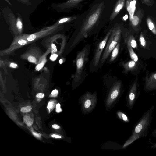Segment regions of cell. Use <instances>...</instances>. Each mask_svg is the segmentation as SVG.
Here are the masks:
<instances>
[{"mask_svg":"<svg viewBox=\"0 0 156 156\" xmlns=\"http://www.w3.org/2000/svg\"><path fill=\"white\" fill-rule=\"evenodd\" d=\"M102 2L94 5L83 22L80 30L72 44L71 48L75 47L83 38L87 37L88 33L94 28L99 21L104 8Z\"/></svg>","mask_w":156,"mask_h":156,"instance_id":"obj_1","label":"cell"},{"mask_svg":"<svg viewBox=\"0 0 156 156\" xmlns=\"http://www.w3.org/2000/svg\"><path fill=\"white\" fill-rule=\"evenodd\" d=\"M154 106H152L146 111L135 126L131 135L124 144L125 148L137 139L146 137L151 123Z\"/></svg>","mask_w":156,"mask_h":156,"instance_id":"obj_2","label":"cell"},{"mask_svg":"<svg viewBox=\"0 0 156 156\" xmlns=\"http://www.w3.org/2000/svg\"><path fill=\"white\" fill-rule=\"evenodd\" d=\"M121 32V28L119 26L115 27L112 29L101 57V63L103 64L105 62L112 51L120 42Z\"/></svg>","mask_w":156,"mask_h":156,"instance_id":"obj_3","label":"cell"},{"mask_svg":"<svg viewBox=\"0 0 156 156\" xmlns=\"http://www.w3.org/2000/svg\"><path fill=\"white\" fill-rule=\"evenodd\" d=\"M89 53V48L86 46L77 54L76 59V72L73 76L74 81L76 83L78 82L81 79L82 71L88 59Z\"/></svg>","mask_w":156,"mask_h":156,"instance_id":"obj_4","label":"cell"},{"mask_svg":"<svg viewBox=\"0 0 156 156\" xmlns=\"http://www.w3.org/2000/svg\"><path fill=\"white\" fill-rule=\"evenodd\" d=\"M30 43L26 38V34H21L16 35L10 46L7 49L0 51V56L10 55L16 50Z\"/></svg>","mask_w":156,"mask_h":156,"instance_id":"obj_5","label":"cell"},{"mask_svg":"<svg viewBox=\"0 0 156 156\" xmlns=\"http://www.w3.org/2000/svg\"><path fill=\"white\" fill-rule=\"evenodd\" d=\"M43 53L39 47L34 44L22 54L20 58L21 59L27 60L37 65Z\"/></svg>","mask_w":156,"mask_h":156,"instance_id":"obj_6","label":"cell"},{"mask_svg":"<svg viewBox=\"0 0 156 156\" xmlns=\"http://www.w3.org/2000/svg\"><path fill=\"white\" fill-rule=\"evenodd\" d=\"M59 26L57 22L55 24L44 28L39 31L31 34H26L27 39L30 44L33 43L52 34L58 28Z\"/></svg>","mask_w":156,"mask_h":156,"instance_id":"obj_7","label":"cell"},{"mask_svg":"<svg viewBox=\"0 0 156 156\" xmlns=\"http://www.w3.org/2000/svg\"><path fill=\"white\" fill-rule=\"evenodd\" d=\"M112 30V29L109 30L104 38L97 45L93 61V65L95 67H97L101 55L106 46Z\"/></svg>","mask_w":156,"mask_h":156,"instance_id":"obj_8","label":"cell"},{"mask_svg":"<svg viewBox=\"0 0 156 156\" xmlns=\"http://www.w3.org/2000/svg\"><path fill=\"white\" fill-rule=\"evenodd\" d=\"M10 28L14 35H17L22 34L23 23L20 18H16L12 13L8 15Z\"/></svg>","mask_w":156,"mask_h":156,"instance_id":"obj_9","label":"cell"},{"mask_svg":"<svg viewBox=\"0 0 156 156\" xmlns=\"http://www.w3.org/2000/svg\"><path fill=\"white\" fill-rule=\"evenodd\" d=\"M137 88V82L136 80L129 90L127 98V105L130 109L133 108L139 96Z\"/></svg>","mask_w":156,"mask_h":156,"instance_id":"obj_10","label":"cell"},{"mask_svg":"<svg viewBox=\"0 0 156 156\" xmlns=\"http://www.w3.org/2000/svg\"><path fill=\"white\" fill-rule=\"evenodd\" d=\"M121 83L120 81L115 82L113 85L108 95L107 105L109 107L118 96L120 92Z\"/></svg>","mask_w":156,"mask_h":156,"instance_id":"obj_11","label":"cell"},{"mask_svg":"<svg viewBox=\"0 0 156 156\" xmlns=\"http://www.w3.org/2000/svg\"><path fill=\"white\" fill-rule=\"evenodd\" d=\"M144 15V12L143 9L140 7L138 8L130 20V25L134 30H139Z\"/></svg>","mask_w":156,"mask_h":156,"instance_id":"obj_12","label":"cell"},{"mask_svg":"<svg viewBox=\"0 0 156 156\" xmlns=\"http://www.w3.org/2000/svg\"><path fill=\"white\" fill-rule=\"evenodd\" d=\"M144 90L146 91L156 90V73L150 75L146 83Z\"/></svg>","mask_w":156,"mask_h":156,"instance_id":"obj_13","label":"cell"},{"mask_svg":"<svg viewBox=\"0 0 156 156\" xmlns=\"http://www.w3.org/2000/svg\"><path fill=\"white\" fill-rule=\"evenodd\" d=\"M84 0H67L66 2L59 5L63 9H71L77 7Z\"/></svg>","mask_w":156,"mask_h":156,"instance_id":"obj_14","label":"cell"},{"mask_svg":"<svg viewBox=\"0 0 156 156\" xmlns=\"http://www.w3.org/2000/svg\"><path fill=\"white\" fill-rule=\"evenodd\" d=\"M125 3V0H118L110 17L111 21L113 20L116 16L123 7Z\"/></svg>","mask_w":156,"mask_h":156,"instance_id":"obj_15","label":"cell"},{"mask_svg":"<svg viewBox=\"0 0 156 156\" xmlns=\"http://www.w3.org/2000/svg\"><path fill=\"white\" fill-rule=\"evenodd\" d=\"M51 52V48H48L46 51L43 53L38 63L36 65L35 69L36 71H39L43 68L47 62V55Z\"/></svg>","mask_w":156,"mask_h":156,"instance_id":"obj_16","label":"cell"},{"mask_svg":"<svg viewBox=\"0 0 156 156\" xmlns=\"http://www.w3.org/2000/svg\"><path fill=\"white\" fill-rule=\"evenodd\" d=\"M84 98L85 99L83 102V106L84 109L88 110L91 108L92 106L93 105V99L95 97L94 95H92L88 93L86 94Z\"/></svg>","mask_w":156,"mask_h":156,"instance_id":"obj_17","label":"cell"},{"mask_svg":"<svg viewBox=\"0 0 156 156\" xmlns=\"http://www.w3.org/2000/svg\"><path fill=\"white\" fill-rule=\"evenodd\" d=\"M136 62L132 60L126 63L122 62V65L124 69V72H128L129 71L134 70L136 68Z\"/></svg>","mask_w":156,"mask_h":156,"instance_id":"obj_18","label":"cell"},{"mask_svg":"<svg viewBox=\"0 0 156 156\" xmlns=\"http://www.w3.org/2000/svg\"><path fill=\"white\" fill-rule=\"evenodd\" d=\"M124 41L129 42L133 48H137V44L134 37L132 35L129 33H126V34Z\"/></svg>","mask_w":156,"mask_h":156,"instance_id":"obj_19","label":"cell"},{"mask_svg":"<svg viewBox=\"0 0 156 156\" xmlns=\"http://www.w3.org/2000/svg\"><path fill=\"white\" fill-rule=\"evenodd\" d=\"M146 20L149 29L154 34L156 35V26L154 20L149 17H147Z\"/></svg>","mask_w":156,"mask_h":156,"instance_id":"obj_20","label":"cell"},{"mask_svg":"<svg viewBox=\"0 0 156 156\" xmlns=\"http://www.w3.org/2000/svg\"><path fill=\"white\" fill-rule=\"evenodd\" d=\"M125 43L126 45L127 48L131 58L132 60L136 62H137L138 60V57L136 54L134 52L130 43L127 41H125Z\"/></svg>","mask_w":156,"mask_h":156,"instance_id":"obj_21","label":"cell"},{"mask_svg":"<svg viewBox=\"0 0 156 156\" xmlns=\"http://www.w3.org/2000/svg\"><path fill=\"white\" fill-rule=\"evenodd\" d=\"M120 46V43L119 42L112 51L110 59V62H112L117 58L119 53Z\"/></svg>","mask_w":156,"mask_h":156,"instance_id":"obj_22","label":"cell"},{"mask_svg":"<svg viewBox=\"0 0 156 156\" xmlns=\"http://www.w3.org/2000/svg\"><path fill=\"white\" fill-rule=\"evenodd\" d=\"M76 18V17L75 16L65 17L60 19L57 22L59 24H62L65 23L69 22L74 20Z\"/></svg>","mask_w":156,"mask_h":156,"instance_id":"obj_23","label":"cell"},{"mask_svg":"<svg viewBox=\"0 0 156 156\" xmlns=\"http://www.w3.org/2000/svg\"><path fill=\"white\" fill-rule=\"evenodd\" d=\"M120 119L126 122H129V119L128 117L124 113L122 112H119L117 113Z\"/></svg>","mask_w":156,"mask_h":156,"instance_id":"obj_24","label":"cell"},{"mask_svg":"<svg viewBox=\"0 0 156 156\" xmlns=\"http://www.w3.org/2000/svg\"><path fill=\"white\" fill-rule=\"evenodd\" d=\"M23 120L25 123L29 126H30L33 122L32 119L28 116H24Z\"/></svg>","mask_w":156,"mask_h":156,"instance_id":"obj_25","label":"cell"},{"mask_svg":"<svg viewBox=\"0 0 156 156\" xmlns=\"http://www.w3.org/2000/svg\"><path fill=\"white\" fill-rule=\"evenodd\" d=\"M139 41L140 45L143 47L145 48L146 46V42L145 40L143 33H141L139 37Z\"/></svg>","mask_w":156,"mask_h":156,"instance_id":"obj_26","label":"cell"},{"mask_svg":"<svg viewBox=\"0 0 156 156\" xmlns=\"http://www.w3.org/2000/svg\"><path fill=\"white\" fill-rule=\"evenodd\" d=\"M32 108L30 106H27L22 107L21 109V111L22 112H27L30 111Z\"/></svg>","mask_w":156,"mask_h":156,"instance_id":"obj_27","label":"cell"},{"mask_svg":"<svg viewBox=\"0 0 156 156\" xmlns=\"http://www.w3.org/2000/svg\"><path fill=\"white\" fill-rule=\"evenodd\" d=\"M142 2L148 6H152L153 4V0H142Z\"/></svg>","mask_w":156,"mask_h":156,"instance_id":"obj_28","label":"cell"},{"mask_svg":"<svg viewBox=\"0 0 156 156\" xmlns=\"http://www.w3.org/2000/svg\"><path fill=\"white\" fill-rule=\"evenodd\" d=\"M8 65L10 67L12 68H17L18 67V65L17 64L13 62H9Z\"/></svg>","mask_w":156,"mask_h":156,"instance_id":"obj_29","label":"cell"},{"mask_svg":"<svg viewBox=\"0 0 156 156\" xmlns=\"http://www.w3.org/2000/svg\"><path fill=\"white\" fill-rule=\"evenodd\" d=\"M54 101H51L49 102L48 103L47 106V108L49 109H51L54 107Z\"/></svg>","mask_w":156,"mask_h":156,"instance_id":"obj_30","label":"cell"},{"mask_svg":"<svg viewBox=\"0 0 156 156\" xmlns=\"http://www.w3.org/2000/svg\"><path fill=\"white\" fill-rule=\"evenodd\" d=\"M58 94V91L56 89L53 90L51 93V97H56Z\"/></svg>","mask_w":156,"mask_h":156,"instance_id":"obj_31","label":"cell"},{"mask_svg":"<svg viewBox=\"0 0 156 156\" xmlns=\"http://www.w3.org/2000/svg\"><path fill=\"white\" fill-rule=\"evenodd\" d=\"M60 105L59 103H58L56 104V111L58 113L62 111V109H61L60 108Z\"/></svg>","mask_w":156,"mask_h":156,"instance_id":"obj_32","label":"cell"},{"mask_svg":"<svg viewBox=\"0 0 156 156\" xmlns=\"http://www.w3.org/2000/svg\"><path fill=\"white\" fill-rule=\"evenodd\" d=\"M58 56V55L57 54L54 53L51 55L50 57V59L51 60L54 61L56 59Z\"/></svg>","mask_w":156,"mask_h":156,"instance_id":"obj_33","label":"cell"},{"mask_svg":"<svg viewBox=\"0 0 156 156\" xmlns=\"http://www.w3.org/2000/svg\"><path fill=\"white\" fill-rule=\"evenodd\" d=\"M44 96V94L42 93H38L36 95V97L39 98H43Z\"/></svg>","mask_w":156,"mask_h":156,"instance_id":"obj_34","label":"cell"},{"mask_svg":"<svg viewBox=\"0 0 156 156\" xmlns=\"http://www.w3.org/2000/svg\"><path fill=\"white\" fill-rule=\"evenodd\" d=\"M32 133L37 138H40L41 137V134L40 133H36L33 131H32Z\"/></svg>","mask_w":156,"mask_h":156,"instance_id":"obj_35","label":"cell"},{"mask_svg":"<svg viewBox=\"0 0 156 156\" xmlns=\"http://www.w3.org/2000/svg\"><path fill=\"white\" fill-rule=\"evenodd\" d=\"M52 127L53 128L56 129H58L60 128V126L57 124H54L52 125Z\"/></svg>","mask_w":156,"mask_h":156,"instance_id":"obj_36","label":"cell"},{"mask_svg":"<svg viewBox=\"0 0 156 156\" xmlns=\"http://www.w3.org/2000/svg\"><path fill=\"white\" fill-rule=\"evenodd\" d=\"M51 136L55 138H61V136L56 134H53L51 135Z\"/></svg>","mask_w":156,"mask_h":156,"instance_id":"obj_37","label":"cell"},{"mask_svg":"<svg viewBox=\"0 0 156 156\" xmlns=\"http://www.w3.org/2000/svg\"><path fill=\"white\" fill-rule=\"evenodd\" d=\"M152 134L154 137L156 138V129L153 131Z\"/></svg>","mask_w":156,"mask_h":156,"instance_id":"obj_38","label":"cell"},{"mask_svg":"<svg viewBox=\"0 0 156 156\" xmlns=\"http://www.w3.org/2000/svg\"><path fill=\"white\" fill-rule=\"evenodd\" d=\"M150 143L152 144V146H151V147L152 148H156V143H152L151 142Z\"/></svg>","mask_w":156,"mask_h":156,"instance_id":"obj_39","label":"cell"},{"mask_svg":"<svg viewBox=\"0 0 156 156\" xmlns=\"http://www.w3.org/2000/svg\"><path fill=\"white\" fill-rule=\"evenodd\" d=\"M19 0V1L22 2L23 3H27L28 1L29 0Z\"/></svg>","mask_w":156,"mask_h":156,"instance_id":"obj_40","label":"cell"},{"mask_svg":"<svg viewBox=\"0 0 156 156\" xmlns=\"http://www.w3.org/2000/svg\"><path fill=\"white\" fill-rule=\"evenodd\" d=\"M5 0L9 5H12L11 4V3L10 2H9L8 0Z\"/></svg>","mask_w":156,"mask_h":156,"instance_id":"obj_41","label":"cell"},{"mask_svg":"<svg viewBox=\"0 0 156 156\" xmlns=\"http://www.w3.org/2000/svg\"><path fill=\"white\" fill-rule=\"evenodd\" d=\"M62 59H60V60H59V62L60 64H61L62 63Z\"/></svg>","mask_w":156,"mask_h":156,"instance_id":"obj_42","label":"cell"}]
</instances>
